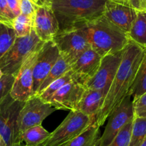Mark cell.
<instances>
[{"instance_id": "30", "label": "cell", "mask_w": 146, "mask_h": 146, "mask_svg": "<svg viewBox=\"0 0 146 146\" xmlns=\"http://www.w3.org/2000/svg\"><path fill=\"white\" fill-rule=\"evenodd\" d=\"M134 117L146 118V93L133 99Z\"/></svg>"}, {"instance_id": "35", "label": "cell", "mask_w": 146, "mask_h": 146, "mask_svg": "<svg viewBox=\"0 0 146 146\" xmlns=\"http://www.w3.org/2000/svg\"><path fill=\"white\" fill-rule=\"evenodd\" d=\"M11 146H27L25 144H24L23 143H16L14 144V145H11Z\"/></svg>"}, {"instance_id": "18", "label": "cell", "mask_w": 146, "mask_h": 146, "mask_svg": "<svg viewBox=\"0 0 146 146\" xmlns=\"http://www.w3.org/2000/svg\"><path fill=\"white\" fill-rule=\"evenodd\" d=\"M127 35L130 40L146 48V13L137 12Z\"/></svg>"}, {"instance_id": "34", "label": "cell", "mask_w": 146, "mask_h": 146, "mask_svg": "<svg viewBox=\"0 0 146 146\" xmlns=\"http://www.w3.org/2000/svg\"><path fill=\"white\" fill-rule=\"evenodd\" d=\"M0 146H7L5 141L3 139V138L1 137V135H0Z\"/></svg>"}, {"instance_id": "15", "label": "cell", "mask_w": 146, "mask_h": 146, "mask_svg": "<svg viewBox=\"0 0 146 146\" xmlns=\"http://www.w3.org/2000/svg\"><path fill=\"white\" fill-rule=\"evenodd\" d=\"M86 88L77 81H71L59 89L48 101L57 110L75 111Z\"/></svg>"}, {"instance_id": "29", "label": "cell", "mask_w": 146, "mask_h": 146, "mask_svg": "<svg viewBox=\"0 0 146 146\" xmlns=\"http://www.w3.org/2000/svg\"><path fill=\"white\" fill-rule=\"evenodd\" d=\"M15 16L9 9L7 0H0V23L12 28Z\"/></svg>"}, {"instance_id": "8", "label": "cell", "mask_w": 146, "mask_h": 146, "mask_svg": "<svg viewBox=\"0 0 146 146\" xmlns=\"http://www.w3.org/2000/svg\"><path fill=\"white\" fill-rule=\"evenodd\" d=\"M55 111L57 109L51 104L44 101L38 96H33L24 102L19 114L17 128L19 135L31 127L42 125L43 121Z\"/></svg>"}, {"instance_id": "37", "label": "cell", "mask_w": 146, "mask_h": 146, "mask_svg": "<svg viewBox=\"0 0 146 146\" xmlns=\"http://www.w3.org/2000/svg\"><path fill=\"white\" fill-rule=\"evenodd\" d=\"M140 146H146V138H145V139L144 140V141H143V143L141 144V145Z\"/></svg>"}, {"instance_id": "24", "label": "cell", "mask_w": 146, "mask_h": 146, "mask_svg": "<svg viewBox=\"0 0 146 146\" xmlns=\"http://www.w3.org/2000/svg\"><path fill=\"white\" fill-rule=\"evenodd\" d=\"M145 138L146 118L134 117L131 139L129 146H140Z\"/></svg>"}, {"instance_id": "40", "label": "cell", "mask_w": 146, "mask_h": 146, "mask_svg": "<svg viewBox=\"0 0 146 146\" xmlns=\"http://www.w3.org/2000/svg\"><path fill=\"white\" fill-rule=\"evenodd\" d=\"M33 1H34V3H36V4H37V2H38L39 1V0H32Z\"/></svg>"}, {"instance_id": "12", "label": "cell", "mask_w": 146, "mask_h": 146, "mask_svg": "<svg viewBox=\"0 0 146 146\" xmlns=\"http://www.w3.org/2000/svg\"><path fill=\"white\" fill-rule=\"evenodd\" d=\"M32 29L44 43L52 41L58 33V22L49 1L37 4L33 17Z\"/></svg>"}, {"instance_id": "32", "label": "cell", "mask_w": 146, "mask_h": 146, "mask_svg": "<svg viewBox=\"0 0 146 146\" xmlns=\"http://www.w3.org/2000/svg\"><path fill=\"white\" fill-rule=\"evenodd\" d=\"M125 3L137 12L146 13V0H126Z\"/></svg>"}, {"instance_id": "20", "label": "cell", "mask_w": 146, "mask_h": 146, "mask_svg": "<svg viewBox=\"0 0 146 146\" xmlns=\"http://www.w3.org/2000/svg\"><path fill=\"white\" fill-rule=\"evenodd\" d=\"M50 133L42 125H36L26 130L19 135L20 143L27 146H40L47 138Z\"/></svg>"}, {"instance_id": "39", "label": "cell", "mask_w": 146, "mask_h": 146, "mask_svg": "<svg viewBox=\"0 0 146 146\" xmlns=\"http://www.w3.org/2000/svg\"><path fill=\"white\" fill-rule=\"evenodd\" d=\"M3 76V73H2V71H1V70L0 69V78H1V77L2 76Z\"/></svg>"}, {"instance_id": "11", "label": "cell", "mask_w": 146, "mask_h": 146, "mask_svg": "<svg viewBox=\"0 0 146 146\" xmlns=\"http://www.w3.org/2000/svg\"><path fill=\"white\" fill-rule=\"evenodd\" d=\"M40 50H37L29 57L16 74L10 93L11 98L16 101L26 102L34 96L33 90V70Z\"/></svg>"}, {"instance_id": "2", "label": "cell", "mask_w": 146, "mask_h": 146, "mask_svg": "<svg viewBox=\"0 0 146 146\" xmlns=\"http://www.w3.org/2000/svg\"><path fill=\"white\" fill-rule=\"evenodd\" d=\"M57 20L59 31L81 27L103 15L106 0L49 1Z\"/></svg>"}, {"instance_id": "5", "label": "cell", "mask_w": 146, "mask_h": 146, "mask_svg": "<svg viewBox=\"0 0 146 146\" xmlns=\"http://www.w3.org/2000/svg\"><path fill=\"white\" fill-rule=\"evenodd\" d=\"M95 123V118L77 111H70L60 125L50 133L40 146H64Z\"/></svg>"}, {"instance_id": "14", "label": "cell", "mask_w": 146, "mask_h": 146, "mask_svg": "<svg viewBox=\"0 0 146 146\" xmlns=\"http://www.w3.org/2000/svg\"><path fill=\"white\" fill-rule=\"evenodd\" d=\"M102 57L90 47L83 52L71 65V71L76 81L84 86L88 80L97 73Z\"/></svg>"}, {"instance_id": "19", "label": "cell", "mask_w": 146, "mask_h": 146, "mask_svg": "<svg viewBox=\"0 0 146 146\" xmlns=\"http://www.w3.org/2000/svg\"><path fill=\"white\" fill-rule=\"evenodd\" d=\"M100 128L97 124H92L82 133L64 146H100Z\"/></svg>"}, {"instance_id": "10", "label": "cell", "mask_w": 146, "mask_h": 146, "mask_svg": "<svg viewBox=\"0 0 146 146\" xmlns=\"http://www.w3.org/2000/svg\"><path fill=\"white\" fill-rule=\"evenodd\" d=\"M133 118V99L128 95L107 118V123L100 136V146L110 145L119 131Z\"/></svg>"}, {"instance_id": "16", "label": "cell", "mask_w": 146, "mask_h": 146, "mask_svg": "<svg viewBox=\"0 0 146 146\" xmlns=\"http://www.w3.org/2000/svg\"><path fill=\"white\" fill-rule=\"evenodd\" d=\"M137 14V11L125 1H107L103 13L106 19L126 34H128Z\"/></svg>"}, {"instance_id": "22", "label": "cell", "mask_w": 146, "mask_h": 146, "mask_svg": "<svg viewBox=\"0 0 146 146\" xmlns=\"http://www.w3.org/2000/svg\"><path fill=\"white\" fill-rule=\"evenodd\" d=\"M70 70H71V65H70V63L67 62L65 59H64L60 55L58 60H57L56 64L54 65V66L52 67L51 71H50L48 75L47 76L45 79L44 80L42 84H41L36 95L40 94L42 91H44L52 83L54 82V81H56L58 78H60V77L62 76L64 74H65L66 73L68 72Z\"/></svg>"}, {"instance_id": "28", "label": "cell", "mask_w": 146, "mask_h": 146, "mask_svg": "<svg viewBox=\"0 0 146 146\" xmlns=\"http://www.w3.org/2000/svg\"><path fill=\"white\" fill-rule=\"evenodd\" d=\"M15 76L11 74H3L0 78V102L7 96L10 95Z\"/></svg>"}, {"instance_id": "25", "label": "cell", "mask_w": 146, "mask_h": 146, "mask_svg": "<svg viewBox=\"0 0 146 146\" xmlns=\"http://www.w3.org/2000/svg\"><path fill=\"white\" fill-rule=\"evenodd\" d=\"M16 38L13 28L0 23V59L9 50Z\"/></svg>"}, {"instance_id": "3", "label": "cell", "mask_w": 146, "mask_h": 146, "mask_svg": "<svg viewBox=\"0 0 146 146\" xmlns=\"http://www.w3.org/2000/svg\"><path fill=\"white\" fill-rule=\"evenodd\" d=\"M77 28L82 29L90 47L102 57L123 51L130 41L127 34L103 15Z\"/></svg>"}, {"instance_id": "27", "label": "cell", "mask_w": 146, "mask_h": 146, "mask_svg": "<svg viewBox=\"0 0 146 146\" xmlns=\"http://www.w3.org/2000/svg\"><path fill=\"white\" fill-rule=\"evenodd\" d=\"M134 118L129 121L115 137L109 146H129L131 139L132 129H133Z\"/></svg>"}, {"instance_id": "33", "label": "cell", "mask_w": 146, "mask_h": 146, "mask_svg": "<svg viewBox=\"0 0 146 146\" xmlns=\"http://www.w3.org/2000/svg\"><path fill=\"white\" fill-rule=\"evenodd\" d=\"M7 4L15 17L21 14L19 6V0H7Z\"/></svg>"}, {"instance_id": "1", "label": "cell", "mask_w": 146, "mask_h": 146, "mask_svg": "<svg viewBox=\"0 0 146 146\" xmlns=\"http://www.w3.org/2000/svg\"><path fill=\"white\" fill-rule=\"evenodd\" d=\"M145 48L130 40L125 49L120 66L95 118L99 127L104 125L110 114L130 94L137 69L143 59Z\"/></svg>"}, {"instance_id": "23", "label": "cell", "mask_w": 146, "mask_h": 146, "mask_svg": "<svg viewBox=\"0 0 146 146\" xmlns=\"http://www.w3.org/2000/svg\"><path fill=\"white\" fill-rule=\"evenodd\" d=\"M76 81L74 79V77L73 76L72 71H69L68 72L66 73L65 74L60 77V78L54 81V82L52 83L50 85H49L44 91H42L40 94H37L36 96H38L41 99H42L44 101L48 103L51 97L58 91L59 89L62 88L63 86L65 84H68V83L71 82V81Z\"/></svg>"}, {"instance_id": "31", "label": "cell", "mask_w": 146, "mask_h": 146, "mask_svg": "<svg viewBox=\"0 0 146 146\" xmlns=\"http://www.w3.org/2000/svg\"><path fill=\"white\" fill-rule=\"evenodd\" d=\"M37 4L32 0H19V6L21 14L33 18L35 13Z\"/></svg>"}, {"instance_id": "13", "label": "cell", "mask_w": 146, "mask_h": 146, "mask_svg": "<svg viewBox=\"0 0 146 146\" xmlns=\"http://www.w3.org/2000/svg\"><path fill=\"white\" fill-rule=\"evenodd\" d=\"M60 52L53 41L45 42L37 55L33 70V90L36 95L44 80L56 64Z\"/></svg>"}, {"instance_id": "26", "label": "cell", "mask_w": 146, "mask_h": 146, "mask_svg": "<svg viewBox=\"0 0 146 146\" xmlns=\"http://www.w3.org/2000/svg\"><path fill=\"white\" fill-rule=\"evenodd\" d=\"M33 18L20 14L15 17L13 21L12 28L14 30L16 36L24 37L29 36L32 31Z\"/></svg>"}, {"instance_id": "6", "label": "cell", "mask_w": 146, "mask_h": 146, "mask_svg": "<svg viewBox=\"0 0 146 146\" xmlns=\"http://www.w3.org/2000/svg\"><path fill=\"white\" fill-rule=\"evenodd\" d=\"M52 41L57 46L60 55L70 65L83 52L90 48L81 28L58 31Z\"/></svg>"}, {"instance_id": "7", "label": "cell", "mask_w": 146, "mask_h": 146, "mask_svg": "<svg viewBox=\"0 0 146 146\" xmlns=\"http://www.w3.org/2000/svg\"><path fill=\"white\" fill-rule=\"evenodd\" d=\"M24 104V102L16 101L10 95L0 102V135L7 146L20 143L17 121Z\"/></svg>"}, {"instance_id": "17", "label": "cell", "mask_w": 146, "mask_h": 146, "mask_svg": "<svg viewBox=\"0 0 146 146\" xmlns=\"http://www.w3.org/2000/svg\"><path fill=\"white\" fill-rule=\"evenodd\" d=\"M104 98L105 95L102 91L86 89L75 111L96 118L102 106Z\"/></svg>"}, {"instance_id": "21", "label": "cell", "mask_w": 146, "mask_h": 146, "mask_svg": "<svg viewBox=\"0 0 146 146\" xmlns=\"http://www.w3.org/2000/svg\"><path fill=\"white\" fill-rule=\"evenodd\" d=\"M145 93H146V48H145L143 59L137 69L129 95L131 96L133 99H135Z\"/></svg>"}, {"instance_id": "4", "label": "cell", "mask_w": 146, "mask_h": 146, "mask_svg": "<svg viewBox=\"0 0 146 146\" xmlns=\"http://www.w3.org/2000/svg\"><path fill=\"white\" fill-rule=\"evenodd\" d=\"M44 44L33 30L29 36L17 37L9 50L0 59V69L3 74L16 76L29 57L40 49Z\"/></svg>"}, {"instance_id": "9", "label": "cell", "mask_w": 146, "mask_h": 146, "mask_svg": "<svg viewBox=\"0 0 146 146\" xmlns=\"http://www.w3.org/2000/svg\"><path fill=\"white\" fill-rule=\"evenodd\" d=\"M123 53L122 51L103 56L95 75L84 84L86 89L100 91L106 97L120 66Z\"/></svg>"}, {"instance_id": "38", "label": "cell", "mask_w": 146, "mask_h": 146, "mask_svg": "<svg viewBox=\"0 0 146 146\" xmlns=\"http://www.w3.org/2000/svg\"><path fill=\"white\" fill-rule=\"evenodd\" d=\"M106 1H126V0H106Z\"/></svg>"}, {"instance_id": "36", "label": "cell", "mask_w": 146, "mask_h": 146, "mask_svg": "<svg viewBox=\"0 0 146 146\" xmlns=\"http://www.w3.org/2000/svg\"><path fill=\"white\" fill-rule=\"evenodd\" d=\"M51 1V0H39V1L37 2V4H40V3L44 2V1Z\"/></svg>"}]
</instances>
